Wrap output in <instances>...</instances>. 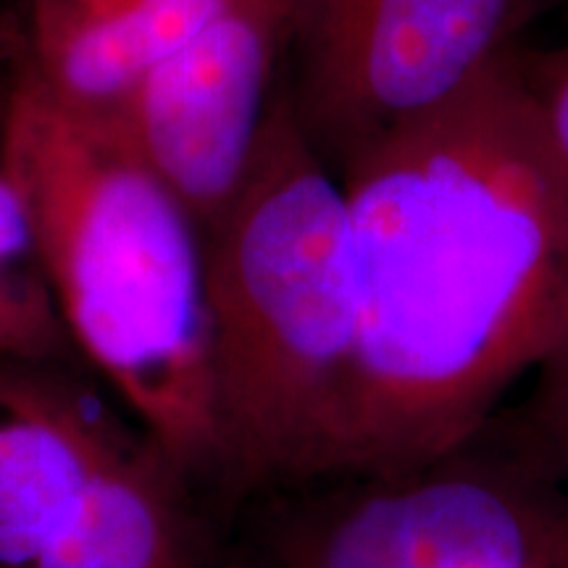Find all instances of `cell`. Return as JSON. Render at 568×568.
I'll return each mask as SVG.
<instances>
[{
  "label": "cell",
  "instance_id": "1",
  "mask_svg": "<svg viewBox=\"0 0 568 568\" xmlns=\"http://www.w3.org/2000/svg\"><path fill=\"white\" fill-rule=\"evenodd\" d=\"M518 51L337 172L358 295L351 474L468 445L568 347V166Z\"/></svg>",
  "mask_w": 568,
  "mask_h": 568
},
{
  "label": "cell",
  "instance_id": "2",
  "mask_svg": "<svg viewBox=\"0 0 568 568\" xmlns=\"http://www.w3.org/2000/svg\"><path fill=\"white\" fill-rule=\"evenodd\" d=\"M203 247L211 471L245 493L351 474V219L337 174L297 124L284 71L243 187Z\"/></svg>",
  "mask_w": 568,
  "mask_h": 568
},
{
  "label": "cell",
  "instance_id": "3",
  "mask_svg": "<svg viewBox=\"0 0 568 568\" xmlns=\"http://www.w3.org/2000/svg\"><path fill=\"white\" fill-rule=\"evenodd\" d=\"M0 163L24 193L34 258L71 343L182 474L211 471L205 247L195 219L111 116L13 69Z\"/></svg>",
  "mask_w": 568,
  "mask_h": 568
},
{
  "label": "cell",
  "instance_id": "4",
  "mask_svg": "<svg viewBox=\"0 0 568 568\" xmlns=\"http://www.w3.org/2000/svg\"><path fill=\"white\" fill-rule=\"evenodd\" d=\"M311 495L276 568H568V489L481 432L429 464Z\"/></svg>",
  "mask_w": 568,
  "mask_h": 568
},
{
  "label": "cell",
  "instance_id": "5",
  "mask_svg": "<svg viewBox=\"0 0 568 568\" xmlns=\"http://www.w3.org/2000/svg\"><path fill=\"white\" fill-rule=\"evenodd\" d=\"M560 0H295L284 88L332 172L439 109Z\"/></svg>",
  "mask_w": 568,
  "mask_h": 568
},
{
  "label": "cell",
  "instance_id": "6",
  "mask_svg": "<svg viewBox=\"0 0 568 568\" xmlns=\"http://www.w3.org/2000/svg\"><path fill=\"white\" fill-rule=\"evenodd\" d=\"M295 0H237L142 80L111 116L205 237L251 169L287 63Z\"/></svg>",
  "mask_w": 568,
  "mask_h": 568
},
{
  "label": "cell",
  "instance_id": "7",
  "mask_svg": "<svg viewBox=\"0 0 568 568\" xmlns=\"http://www.w3.org/2000/svg\"><path fill=\"white\" fill-rule=\"evenodd\" d=\"M132 437L55 364L0 358V568H30Z\"/></svg>",
  "mask_w": 568,
  "mask_h": 568
},
{
  "label": "cell",
  "instance_id": "8",
  "mask_svg": "<svg viewBox=\"0 0 568 568\" xmlns=\"http://www.w3.org/2000/svg\"><path fill=\"white\" fill-rule=\"evenodd\" d=\"M237 0H148L101 21L27 19L17 71L69 109L111 113Z\"/></svg>",
  "mask_w": 568,
  "mask_h": 568
},
{
  "label": "cell",
  "instance_id": "9",
  "mask_svg": "<svg viewBox=\"0 0 568 568\" xmlns=\"http://www.w3.org/2000/svg\"><path fill=\"white\" fill-rule=\"evenodd\" d=\"M184 481L151 437H132L30 568H201Z\"/></svg>",
  "mask_w": 568,
  "mask_h": 568
},
{
  "label": "cell",
  "instance_id": "10",
  "mask_svg": "<svg viewBox=\"0 0 568 568\" xmlns=\"http://www.w3.org/2000/svg\"><path fill=\"white\" fill-rule=\"evenodd\" d=\"M481 432L568 489V347L531 374L518 406L503 408Z\"/></svg>",
  "mask_w": 568,
  "mask_h": 568
},
{
  "label": "cell",
  "instance_id": "11",
  "mask_svg": "<svg viewBox=\"0 0 568 568\" xmlns=\"http://www.w3.org/2000/svg\"><path fill=\"white\" fill-rule=\"evenodd\" d=\"M69 332L42 274L0 266V358L59 364Z\"/></svg>",
  "mask_w": 568,
  "mask_h": 568
},
{
  "label": "cell",
  "instance_id": "12",
  "mask_svg": "<svg viewBox=\"0 0 568 568\" xmlns=\"http://www.w3.org/2000/svg\"><path fill=\"white\" fill-rule=\"evenodd\" d=\"M518 59L537 109L542 113L545 130L568 166V42L542 51L521 45Z\"/></svg>",
  "mask_w": 568,
  "mask_h": 568
},
{
  "label": "cell",
  "instance_id": "13",
  "mask_svg": "<svg viewBox=\"0 0 568 568\" xmlns=\"http://www.w3.org/2000/svg\"><path fill=\"white\" fill-rule=\"evenodd\" d=\"M34 255L32 219L24 193L0 163V266H19Z\"/></svg>",
  "mask_w": 568,
  "mask_h": 568
},
{
  "label": "cell",
  "instance_id": "14",
  "mask_svg": "<svg viewBox=\"0 0 568 568\" xmlns=\"http://www.w3.org/2000/svg\"><path fill=\"white\" fill-rule=\"evenodd\" d=\"M148 0H24L27 19L101 21L138 9Z\"/></svg>",
  "mask_w": 568,
  "mask_h": 568
},
{
  "label": "cell",
  "instance_id": "15",
  "mask_svg": "<svg viewBox=\"0 0 568 568\" xmlns=\"http://www.w3.org/2000/svg\"><path fill=\"white\" fill-rule=\"evenodd\" d=\"M6 6H9V0H0V13H3Z\"/></svg>",
  "mask_w": 568,
  "mask_h": 568
}]
</instances>
